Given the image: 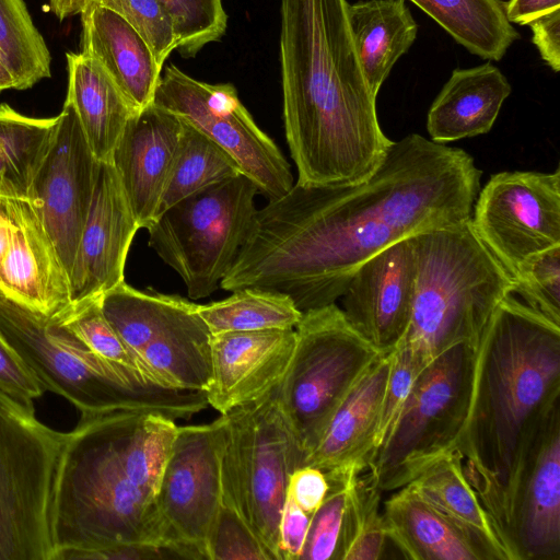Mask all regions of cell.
<instances>
[{
  "label": "cell",
  "instance_id": "obj_9",
  "mask_svg": "<svg viewBox=\"0 0 560 560\" xmlns=\"http://www.w3.org/2000/svg\"><path fill=\"white\" fill-rule=\"evenodd\" d=\"M508 560H560V399L520 444L506 477H466Z\"/></svg>",
  "mask_w": 560,
  "mask_h": 560
},
{
  "label": "cell",
  "instance_id": "obj_48",
  "mask_svg": "<svg viewBox=\"0 0 560 560\" xmlns=\"http://www.w3.org/2000/svg\"><path fill=\"white\" fill-rule=\"evenodd\" d=\"M93 0H48L50 11L60 20L81 14Z\"/></svg>",
  "mask_w": 560,
  "mask_h": 560
},
{
  "label": "cell",
  "instance_id": "obj_34",
  "mask_svg": "<svg viewBox=\"0 0 560 560\" xmlns=\"http://www.w3.org/2000/svg\"><path fill=\"white\" fill-rule=\"evenodd\" d=\"M0 52L14 90H26L51 75V57L23 0H0Z\"/></svg>",
  "mask_w": 560,
  "mask_h": 560
},
{
  "label": "cell",
  "instance_id": "obj_49",
  "mask_svg": "<svg viewBox=\"0 0 560 560\" xmlns=\"http://www.w3.org/2000/svg\"><path fill=\"white\" fill-rule=\"evenodd\" d=\"M12 89L14 90L13 77L0 52V93Z\"/></svg>",
  "mask_w": 560,
  "mask_h": 560
},
{
  "label": "cell",
  "instance_id": "obj_10",
  "mask_svg": "<svg viewBox=\"0 0 560 560\" xmlns=\"http://www.w3.org/2000/svg\"><path fill=\"white\" fill-rule=\"evenodd\" d=\"M257 192L240 174L180 199L147 229L149 246L179 275L190 299L220 287L248 236Z\"/></svg>",
  "mask_w": 560,
  "mask_h": 560
},
{
  "label": "cell",
  "instance_id": "obj_39",
  "mask_svg": "<svg viewBox=\"0 0 560 560\" xmlns=\"http://www.w3.org/2000/svg\"><path fill=\"white\" fill-rule=\"evenodd\" d=\"M172 15L179 52L194 57L207 44L225 33L228 15L223 0H160Z\"/></svg>",
  "mask_w": 560,
  "mask_h": 560
},
{
  "label": "cell",
  "instance_id": "obj_13",
  "mask_svg": "<svg viewBox=\"0 0 560 560\" xmlns=\"http://www.w3.org/2000/svg\"><path fill=\"white\" fill-rule=\"evenodd\" d=\"M101 304L145 381L164 388L207 392L212 335L195 303L140 291L124 281L103 293Z\"/></svg>",
  "mask_w": 560,
  "mask_h": 560
},
{
  "label": "cell",
  "instance_id": "obj_1",
  "mask_svg": "<svg viewBox=\"0 0 560 560\" xmlns=\"http://www.w3.org/2000/svg\"><path fill=\"white\" fill-rule=\"evenodd\" d=\"M482 172L470 154L410 133L365 180L295 183L256 210L220 282L285 294L302 312L340 299L355 270L392 244L471 218Z\"/></svg>",
  "mask_w": 560,
  "mask_h": 560
},
{
  "label": "cell",
  "instance_id": "obj_3",
  "mask_svg": "<svg viewBox=\"0 0 560 560\" xmlns=\"http://www.w3.org/2000/svg\"><path fill=\"white\" fill-rule=\"evenodd\" d=\"M177 429L156 412H80L57 479L54 560L127 545L165 549L156 498Z\"/></svg>",
  "mask_w": 560,
  "mask_h": 560
},
{
  "label": "cell",
  "instance_id": "obj_20",
  "mask_svg": "<svg viewBox=\"0 0 560 560\" xmlns=\"http://www.w3.org/2000/svg\"><path fill=\"white\" fill-rule=\"evenodd\" d=\"M139 225L110 163L98 162L93 198L69 271L71 302L102 295L125 281Z\"/></svg>",
  "mask_w": 560,
  "mask_h": 560
},
{
  "label": "cell",
  "instance_id": "obj_40",
  "mask_svg": "<svg viewBox=\"0 0 560 560\" xmlns=\"http://www.w3.org/2000/svg\"><path fill=\"white\" fill-rule=\"evenodd\" d=\"M120 15L148 44L156 62L163 68L177 48L175 23L160 0H93Z\"/></svg>",
  "mask_w": 560,
  "mask_h": 560
},
{
  "label": "cell",
  "instance_id": "obj_23",
  "mask_svg": "<svg viewBox=\"0 0 560 560\" xmlns=\"http://www.w3.org/2000/svg\"><path fill=\"white\" fill-rule=\"evenodd\" d=\"M81 51L93 58L138 113L151 105L162 67L143 38L116 12L92 2L81 13Z\"/></svg>",
  "mask_w": 560,
  "mask_h": 560
},
{
  "label": "cell",
  "instance_id": "obj_35",
  "mask_svg": "<svg viewBox=\"0 0 560 560\" xmlns=\"http://www.w3.org/2000/svg\"><path fill=\"white\" fill-rule=\"evenodd\" d=\"M362 472L350 481L338 560L382 559L388 540L382 491Z\"/></svg>",
  "mask_w": 560,
  "mask_h": 560
},
{
  "label": "cell",
  "instance_id": "obj_47",
  "mask_svg": "<svg viewBox=\"0 0 560 560\" xmlns=\"http://www.w3.org/2000/svg\"><path fill=\"white\" fill-rule=\"evenodd\" d=\"M558 9H560V0H509L504 2L509 22L518 25H528Z\"/></svg>",
  "mask_w": 560,
  "mask_h": 560
},
{
  "label": "cell",
  "instance_id": "obj_29",
  "mask_svg": "<svg viewBox=\"0 0 560 560\" xmlns=\"http://www.w3.org/2000/svg\"><path fill=\"white\" fill-rule=\"evenodd\" d=\"M463 462L459 451L446 453L406 487L480 537L500 560H508L489 514L464 474Z\"/></svg>",
  "mask_w": 560,
  "mask_h": 560
},
{
  "label": "cell",
  "instance_id": "obj_32",
  "mask_svg": "<svg viewBox=\"0 0 560 560\" xmlns=\"http://www.w3.org/2000/svg\"><path fill=\"white\" fill-rule=\"evenodd\" d=\"M229 298L209 304H196L195 310L211 335L229 331L294 329L303 313L285 294L242 288Z\"/></svg>",
  "mask_w": 560,
  "mask_h": 560
},
{
  "label": "cell",
  "instance_id": "obj_43",
  "mask_svg": "<svg viewBox=\"0 0 560 560\" xmlns=\"http://www.w3.org/2000/svg\"><path fill=\"white\" fill-rule=\"evenodd\" d=\"M0 389L30 409L45 388L22 358L0 334Z\"/></svg>",
  "mask_w": 560,
  "mask_h": 560
},
{
  "label": "cell",
  "instance_id": "obj_5",
  "mask_svg": "<svg viewBox=\"0 0 560 560\" xmlns=\"http://www.w3.org/2000/svg\"><path fill=\"white\" fill-rule=\"evenodd\" d=\"M417 280L412 315L399 343L425 363L446 348H475L513 279L476 234L470 219L412 236Z\"/></svg>",
  "mask_w": 560,
  "mask_h": 560
},
{
  "label": "cell",
  "instance_id": "obj_30",
  "mask_svg": "<svg viewBox=\"0 0 560 560\" xmlns=\"http://www.w3.org/2000/svg\"><path fill=\"white\" fill-rule=\"evenodd\" d=\"M469 52L499 61L520 38L501 0H410Z\"/></svg>",
  "mask_w": 560,
  "mask_h": 560
},
{
  "label": "cell",
  "instance_id": "obj_8",
  "mask_svg": "<svg viewBox=\"0 0 560 560\" xmlns=\"http://www.w3.org/2000/svg\"><path fill=\"white\" fill-rule=\"evenodd\" d=\"M294 330L293 354L276 392L305 463L337 408L384 352L336 303L304 312Z\"/></svg>",
  "mask_w": 560,
  "mask_h": 560
},
{
  "label": "cell",
  "instance_id": "obj_4",
  "mask_svg": "<svg viewBox=\"0 0 560 560\" xmlns=\"http://www.w3.org/2000/svg\"><path fill=\"white\" fill-rule=\"evenodd\" d=\"M560 399V325L505 296L476 350L467 419L455 450L467 477L501 482L521 442Z\"/></svg>",
  "mask_w": 560,
  "mask_h": 560
},
{
  "label": "cell",
  "instance_id": "obj_2",
  "mask_svg": "<svg viewBox=\"0 0 560 560\" xmlns=\"http://www.w3.org/2000/svg\"><path fill=\"white\" fill-rule=\"evenodd\" d=\"M347 0H281L280 69L285 139L298 183L369 178L390 143L362 72Z\"/></svg>",
  "mask_w": 560,
  "mask_h": 560
},
{
  "label": "cell",
  "instance_id": "obj_28",
  "mask_svg": "<svg viewBox=\"0 0 560 560\" xmlns=\"http://www.w3.org/2000/svg\"><path fill=\"white\" fill-rule=\"evenodd\" d=\"M347 20L362 72L377 97L396 61L413 44L418 25L405 0L348 2Z\"/></svg>",
  "mask_w": 560,
  "mask_h": 560
},
{
  "label": "cell",
  "instance_id": "obj_46",
  "mask_svg": "<svg viewBox=\"0 0 560 560\" xmlns=\"http://www.w3.org/2000/svg\"><path fill=\"white\" fill-rule=\"evenodd\" d=\"M532 42L541 59L555 71L560 70V9L528 24Z\"/></svg>",
  "mask_w": 560,
  "mask_h": 560
},
{
  "label": "cell",
  "instance_id": "obj_6",
  "mask_svg": "<svg viewBox=\"0 0 560 560\" xmlns=\"http://www.w3.org/2000/svg\"><path fill=\"white\" fill-rule=\"evenodd\" d=\"M0 334L45 390L80 412L137 410L173 420L190 419L208 407L205 392L160 387L88 349L56 315L34 311L0 292Z\"/></svg>",
  "mask_w": 560,
  "mask_h": 560
},
{
  "label": "cell",
  "instance_id": "obj_33",
  "mask_svg": "<svg viewBox=\"0 0 560 560\" xmlns=\"http://www.w3.org/2000/svg\"><path fill=\"white\" fill-rule=\"evenodd\" d=\"M240 174L237 162L224 149L183 120L178 150L158 217L180 199Z\"/></svg>",
  "mask_w": 560,
  "mask_h": 560
},
{
  "label": "cell",
  "instance_id": "obj_25",
  "mask_svg": "<svg viewBox=\"0 0 560 560\" xmlns=\"http://www.w3.org/2000/svg\"><path fill=\"white\" fill-rule=\"evenodd\" d=\"M387 536L413 560H500L480 537L408 487L395 490L384 503Z\"/></svg>",
  "mask_w": 560,
  "mask_h": 560
},
{
  "label": "cell",
  "instance_id": "obj_27",
  "mask_svg": "<svg viewBox=\"0 0 560 560\" xmlns=\"http://www.w3.org/2000/svg\"><path fill=\"white\" fill-rule=\"evenodd\" d=\"M69 103L98 162L110 163L129 118L136 114L102 67L90 56L67 52Z\"/></svg>",
  "mask_w": 560,
  "mask_h": 560
},
{
  "label": "cell",
  "instance_id": "obj_17",
  "mask_svg": "<svg viewBox=\"0 0 560 560\" xmlns=\"http://www.w3.org/2000/svg\"><path fill=\"white\" fill-rule=\"evenodd\" d=\"M36 175L32 200L69 275L91 207L98 161L65 102ZM69 277V276H68Z\"/></svg>",
  "mask_w": 560,
  "mask_h": 560
},
{
  "label": "cell",
  "instance_id": "obj_31",
  "mask_svg": "<svg viewBox=\"0 0 560 560\" xmlns=\"http://www.w3.org/2000/svg\"><path fill=\"white\" fill-rule=\"evenodd\" d=\"M57 119L27 117L0 104V198L32 200Z\"/></svg>",
  "mask_w": 560,
  "mask_h": 560
},
{
  "label": "cell",
  "instance_id": "obj_26",
  "mask_svg": "<svg viewBox=\"0 0 560 560\" xmlns=\"http://www.w3.org/2000/svg\"><path fill=\"white\" fill-rule=\"evenodd\" d=\"M511 90L505 75L490 62L453 70L428 112L431 140L445 144L489 132Z\"/></svg>",
  "mask_w": 560,
  "mask_h": 560
},
{
  "label": "cell",
  "instance_id": "obj_36",
  "mask_svg": "<svg viewBox=\"0 0 560 560\" xmlns=\"http://www.w3.org/2000/svg\"><path fill=\"white\" fill-rule=\"evenodd\" d=\"M101 298L97 295L71 302L56 317L66 330L93 353L141 376L125 343L106 318Z\"/></svg>",
  "mask_w": 560,
  "mask_h": 560
},
{
  "label": "cell",
  "instance_id": "obj_42",
  "mask_svg": "<svg viewBox=\"0 0 560 560\" xmlns=\"http://www.w3.org/2000/svg\"><path fill=\"white\" fill-rule=\"evenodd\" d=\"M208 553L209 560H273L235 504L223 494Z\"/></svg>",
  "mask_w": 560,
  "mask_h": 560
},
{
  "label": "cell",
  "instance_id": "obj_21",
  "mask_svg": "<svg viewBox=\"0 0 560 560\" xmlns=\"http://www.w3.org/2000/svg\"><path fill=\"white\" fill-rule=\"evenodd\" d=\"M294 346V329L212 335L208 405L225 415L270 394L283 378Z\"/></svg>",
  "mask_w": 560,
  "mask_h": 560
},
{
  "label": "cell",
  "instance_id": "obj_14",
  "mask_svg": "<svg viewBox=\"0 0 560 560\" xmlns=\"http://www.w3.org/2000/svg\"><path fill=\"white\" fill-rule=\"evenodd\" d=\"M153 103L224 149L268 200L281 197L292 187L289 163L254 121L233 84L206 83L170 65L164 68Z\"/></svg>",
  "mask_w": 560,
  "mask_h": 560
},
{
  "label": "cell",
  "instance_id": "obj_18",
  "mask_svg": "<svg viewBox=\"0 0 560 560\" xmlns=\"http://www.w3.org/2000/svg\"><path fill=\"white\" fill-rule=\"evenodd\" d=\"M0 292L48 316L71 303L68 272L31 199H0Z\"/></svg>",
  "mask_w": 560,
  "mask_h": 560
},
{
  "label": "cell",
  "instance_id": "obj_22",
  "mask_svg": "<svg viewBox=\"0 0 560 560\" xmlns=\"http://www.w3.org/2000/svg\"><path fill=\"white\" fill-rule=\"evenodd\" d=\"M183 132V120L152 103L133 114L114 149L113 165L139 228L156 219Z\"/></svg>",
  "mask_w": 560,
  "mask_h": 560
},
{
  "label": "cell",
  "instance_id": "obj_44",
  "mask_svg": "<svg viewBox=\"0 0 560 560\" xmlns=\"http://www.w3.org/2000/svg\"><path fill=\"white\" fill-rule=\"evenodd\" d=\"M311 516L285 495L278 528L279 560H300Z\"/></svg>",
  "mask_w": 560,
  "mask_h": 560
},
{
  "label": "cell",
  "instance_id": "obj_11",
  "mask_svg": "<svg viewBox=\"0 0 560 560\" xmlns=\"http://www.w3.org/2000/svg\"><path fill=\"white\" fill-rule=\"evenodd\" d=\"M476 350L468 342L455 343L417 376L392 436L365 470L382 492L400 489L455 451L468 415Z\"/></svg>",
  "mask_w": 560,
  "mask_h": 560
},
{
  "label": "cell",
  "instance_id": "obj_7",
  "mask_svg": "<svg viewBox=\"0 0 560 560\" xmlns=\"http://www.w3.org/2000/svg\"><path fill=\"white\" fill-rule=\"evenodd\" d=\"M67 433L0 389V560H54L55 493Z\"/></svg>",
  "mask_w": 560,
  "mask_h": 560
},
{
  "label": "cell",
  "instance_id": "obj_12",
  "mask_svg": "<svg viewBox=\"0 0 560 560\" xmlns=\"http://www.w3.org/2000/svg\"><path fill=\"white\" fill-rule=\"evenodd\" d=\"M222 494L229 498L273 560L291 474L304 456L279 406L276 388L225 413Z\"/></svg>",
  "mask_w": 560,
  "mask_h": 560
},
{
  "label": "cell",
  "instance_id": "obj_41",
  "mask_svg": "<svg viewBox=\"0 0 560 560\" xmlns=\"http://www.w3.org/2000/svg\"><path fill=\"white\" fill-rule=\"evenodd\" d=\"M425 364L418 354L401 343L392 350V366L381 407L372 458L392 436L413 383Z\"/></svg>",
  "mask_w": 560,
  "mask_h": 560
},
{
  "label": "cell",
  "instance_id": "obj_45",
  "mask_svg": "<svg viewBox=\"0 0 560 560\" xmlns=\"http://www.w3.org/2000/svg\"><path fill=\"white\" fill-rule=\"evenodd\" d=\"M329 483L323 470L304 465L290 476L287 494L305 513L312 515L324 501Z\"/></svg>",
  "mask_w": 560,
  "mask_h": 560
},
{
  "label": "cell",
  "instance_id": "obj_24",
  "mask_svg": "<svg viewBox=\"0 0 560 560\" xmlns=\"http://www.w3.org/2000/svg\"><path fill=\"white\" fill-rule=\"evenodd\" d=\"M390 366L392 351L384 353L364 373L337 408L304 465L324 472L350 468L366 470L374 452Z\"/></svg>",
  "mask_w": 560,
  "mask_h": 560
},
{
  "label": "cell",
  "instance_id": "obj_19",
  "mask_svg": "<svg viewBox=\"0 0 560 560\" xmlns=\"http://www.w3.org/2000/svg\"><path fill=\"white\" fill-rule=\"evenodd\" d=\"M417 256L412 236L364 261L342 296L349 324L381 352H390L410 324L416 293Z\"/></svg>",
  "mask_w": 560,
  "mask_h": 560
},
{
  "label": "cell",
  "instance_id": "obj_15",
  "mask_svg": "<svg viewBox=\"0 0 560 560\" xmlns=\"http://www.w3.org/2000/svg\"><path fill=\"white\" fill-rule=\"evenodd\" d=\"M226 417L178 427L158 491L164 545L174 558L209 560V540L222 497Z\"/></svg>",
  "mask_w": 560,
  "mask_h": 560
},
{
  "label": "cell",
  "instance_id": "obj_16",
  "mask_svg": "<svg viewBox=\"0 0 560 560\" xmlns=\"http://www.w3.org/2000/svg\"><path fill=\"white\" fill-rule=\"evenodd\" d=\"M470 222L512 277L529 257L560 245V168L493 174L478 192Z\"/></svg>",
  "mask_w": 560,
  "mask_h": 560
},
{
  "label": "cell",
  "instance_id": "obj_38",
  "mask_svg": "<svg viewBox=\"0 0 560 560\" xmlns=\"http://www.w3.org/2000/svg\"><path fill=\"white\" fill-rule=\"evenodd\" d=\"M512 279L513 294L560 325V245L526 259Z\"/></svg>",
  "mask_w": 560,
  "mask_h": 560
},
{
  "label": "cell",
  "instance_id": "obj_37",
  "mask_svg": "<svg viewBox=\"0 0 560 560\" xmlns=\"http://www.w3.org/2000/svg\"><path fill=\"white\" fill-rule=\"evenodd\" d=\"M355 468L325 472L329 488L312 514L300 560H338L345 511Z\"/></svg>",
  "mask_w": 560,
  "mask_h": 560
}]
</instances>
